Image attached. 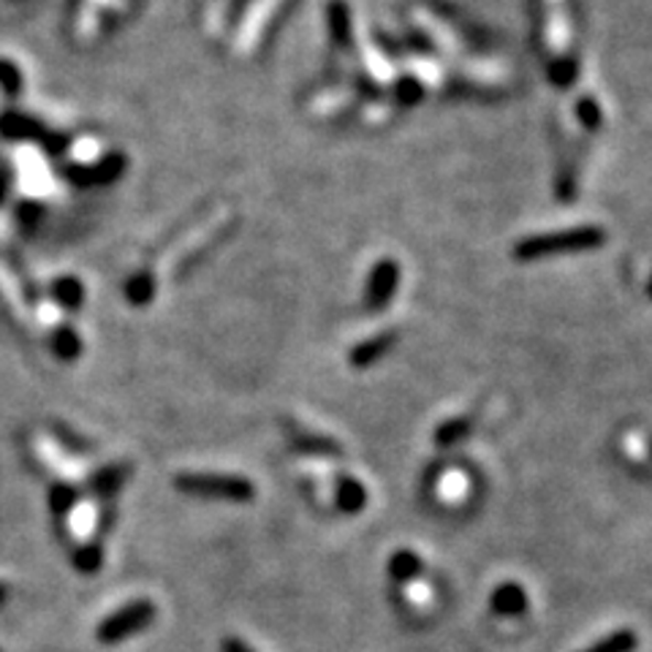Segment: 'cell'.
I'll return each instance as SVG.
<instances>
[{
  "label": "cell",
  "mask_w": 652,
  "mask_h": 652,
  "mask_svg": "<svg viewBox=\"0 0 652 652\" xmlns=\"http://www.w3.org/2000/svg\"><path fill=\"white\" fill-rule=\"evenodd\" d=\"M607 243V232L601 226H574L557 228V232L533 234L514 245L516 261H538V258L557 254H579V250H596Z\"/></svg>",
  "instance_id": "obj_1"
},
{
  "label": "cell",
  "mask_w": 652,
  "mask_h": 652,
  "mask_svg": "<svg viewBox=\"0 0 652 652\" xmlns=\"http://www.w3.org/2000/svg\"><path fill=\"white\" fill-rule=\"evenodd\" d=\"M174 487L185 495L217 498V501L232 503H248L256 495V487L245 475L234 473H180Z\"/></svg>",
  "instance_id": "obj_2"
},
{
  "label": "cell",
  "mask_w": 652,
  "mask_h": 652,
  "mask_svg": "<svg viewBox=\"0 0 652 652\" xmlns=\"http://www.w3.org/2000/svg\"><path fill=\"white\" fill-rule=\"evenodd\" d=\"M156 614H158L156 603L147 601V598H137V601L122 603L117 612L107 614L101 622H98L96 639L101 644H107V648L109 644L126 642V639L142 633L147 626H152Z\"/></svg>",
  "instance_id": "obj_3"
},
{
  "label": "cell",
  "mask_w": 652,
  "mask_h": 652,
  "mask_svg": "<svg viewBox=\"0 0 652 652\" xmlns=\"http://www.w3.org/2000/svg\"><path fill=\"white\" fill-rule=\"evenodd\" d=\"M399 286V267L395 258H381L367 275V286H364V308L378 313L386 304L395 299Z\"/></svg>",
  "instance_id": "obj_4"
},
{
  "label": "cell",
  "mask_w": 652,
  "mask_h": 652,
  "mask_svg": "<svg viewBox=\"0 0 652 652\" xmlns=\"http://www.w3.org/2000/svg\"><path fill=\"white\" fill-rule=\"evenodd\" d=\"M395 343H397V334L395 332L375 334V338L362 340V343L356 345L354 351H351L349 362L354 364V367H370V364H375L378 360H384V356L389 354L392 345H395Z\"/></svg>",
  "instance_id": "obj_5"
},
{
  "label": "cell",
  "mask_w": 652,
  "mask_h": 652,
  "mask_svg": "<svg viewBox=\"0 0 652 652\" xmlns=\"http://www.w3.org/2000/svg\"><path fill=\"white\" fill-rule=\"evenodd\" d=\"M329 20V36H332V44L345 50L351 46V9L343 3V0H332L327 9Z\"/></svg>",
  "instance_id": "obj_6"
},
{
  "label": "cell",
  "mask_w": 652,
  "mask_h": 652,
  "mask_svg": "<svg viewBox=\"0 0 652 652\" xmlns=\"http://www.w3.org/2000/svg\"><path fill=\"white\" fill-rule=\"evenodd\" d=\"M334 503L345 514H360L367 506V490L354 479V475H343L338 481V492H334Z\"/></svg>",
  "instance_id": "obj_7"
},
{
  "label": "cell",
  "mask_w": 652,
  "mask_h": 652,
  "mask_svg": "<svg viewBox=\"0 0 652 652\" xmlns=\"http://www.w3.org/2000/svg\"><path fill=\"white\" fill-rule=\"evenodd\" d=\"M492 609L498 614H522L527 609V596L520 585L506 581V585H498L492 592Z\"/></svg>",
  "instance_id": "obj_8"
},
{
  "label": "cell",
  "mask_w": 652,
  "mask_h": 652,
  "mask_svg": "<svg viewBox=\"0 0 652 652\" xmlns=\"http://www.w3.org/2000/svg\"><path fill=\"white\" fill-rule=\"evenodd\" d=\"M286 427H289L293 443H297L302 451H316V455H338L340 451V446L334 443L332 438H327V435L302 430V427L291 425V421Z\"/></svg>",
  "instance_id": "obj_9"
},
{
  "label": "cell",
  "mask_w": 652,
  "mask_h": 652,
  "mask_svg": "<svg viewBox=\"0 0 652 652\" xmlns=\"http://www.w3.org/2000/svg\"><path fill=\"white\" fill-rule=\"evenodd\" d=\"M419 571H421V560H419V555H414V552L399 549L389 557V574L397 581H405V585H408V581H414L416 577H419Z\"/></svg>",
  "instance_id": "obj_10"
},
{
  "label": "cell",
  "mask_w": 652,
  "mask_h": 652,
  "mask_svg": "<svg viewBox=\"0 0 652 652\" xmlns=\"http://www.w3.org/2000/svg\"><path fill=\"white\" fill-rule=\"evenodd\" d=\"M639 644V637L631 631V628H620V631H614L612 637L601 639V642H596L592 648L581 650V652H633Z\"/></svg>",
  "instance_id": "obj_11"
},
{
  "label": "cell",
  "mask_w": 652,
  "mask_h": 652,
  "mask_svg": "<svg viewBox=\"0 0 652 652\" xmlns=\"http://www.w3.org/2000/svg\"><path fill=\"white\" fill-rule=\"evenodd\" d=\"M577 120L581 122V128H585V131H590V133H596L598 128L603 126V111H601V107H598L596 98H592V96L579 98Z\"/></svg>",
  "instance_id": "obj_12"
},
{
  "label": "cell",
  "mask_w": 652,
  "mask_h": 652,
  "mask_svg": "<svg viewBox=\"0 0 652 652\" xmlns=\"http://www.w3.org/2000/svg\"><path fill=\"white\" fill-rule=\"evenodd\" d=\"M104 563V549L98 544H85L74 552V566L79 574H96Z\"/></svg>",
  "instance_id": "obj_13"
},
{
  "label": "cell",
  "mask_w": 652,
  "mask_h": 652,
  "mask_svg": "<svg viewBox=\"0 0 652 652\" xmlns=\"http://www.w3.org/2000/svg\"><path fill=\"white\" fill-rule=\"evenodd\" d=\"M468 432H471V419H449L435 430V443L451 446L466 438Z\"/></svg>",
  "instance_id": "obj_14"
},
{
  "label": "cell",
  "mask_w": 652,
  "mask_h": 652,
  "mask_svg": "<svg viewBox=\"0 0 652 652\" xmlns=\"http://www.w3.org/2000/svg\"><path fill=\"white\" fill-rule=\"evenodd\" d=\"M421 96H425V87L414 76H405V79H399L395 85V98L403 107H414V104L421 101Z\"/></svg>",
  "instance_id": "obj_15"
},
{
  "label": "cell",
  "mask_w": 652,
  "mask_h": 652,
  "mask_svg": "<svg viewBox=\"0 0 652 652\" xmlns=\"http://www.w3.org/2000/svg\"><path fill=\"white\" fill-rule=\"evenodd\" d=\"M74 506V490L72 487H57L55 492H52V511H55L57 516L68 514Z\"/></svg>",
  "instance_id": "obj_16"
},
{
  "label": "cell",
  "mask_w": 652,
  "mask_h": 652,
  "mask_svg": "<svg viewBox=\"0 0 652 652\" xmlns=\"http://www.w3.org/2000/svg\"><path fill=\"white\" fill-rule=\"evenodd\" d=\"M122 479H126V471H122V468H111V471H104L101 475H98V479H96V490L115 492L117 487L122 484Z\"/></svg>",
  "instance_id": "obj_17"
},
{
  "label": "cell",
  "mask_w": 652,
  "mask_h": 652,
  "mask_svg": "<svg viewBox=\"0 0 652 652\" xmlns=\"http://www.w3.org/2000/svg\"><path fill=\"white\" fill-rule=\"evenodd\" d=\"M460 490H462V475L460 473H449L443 481H440V495L449 498V501H455V492L457 498H460Z\"/></svg>",
  "instance_id": "obj_18"
},
{
  "label": "cell",
  "mask_w": 652,
  "mask_h": 652,
  "mask_svg": "<svg viewBox=\"0 0 652 652\" xmlns=\"http://www.w3.org/2000/svg\"><path fill=\"white\" fill-rule=\"evenodd\" d=\"M223 652H254L243 639H223Z\"/></svg>",
  "instance_id": "obj_19"
},
{
  "label": "cell",
  "mask_w": 652,
  "mask_h": 652,
  "mask_svg": "<svg viewBox=\"0 0 652 652\" xmlns=\"http://www.w3.org/2000/svg\"><path fill=\"white\" fill-rule=\"evenodd\" d=\"M9 596H11L9 585H6V581H0V607H3V603L9 601Z\"/></svg>",
  "instance_id": "obj_20"
},
{
  "label": "cell",
  "mask_w": 652,
  "mask_h": 652,
  "mask_svg": "<svg viewBox=\"0 0 652 652\" xmlns=\"http://www.w3.org/2000/svg\"><path fill=\"white\" fill-rule=\"evenodd\" d=\"M648 293H650V299H652V275H650V284H648Z\"/></svg>",
  "instance_id": "obj_21"
},
{
  "label": "cell",
  "mask_w": 652,
  "mask_h": 652,
  "mask_svg": "<svg viewBox=\"0 0 652 652\" xmlns=\"http://www.w3.org/2000/svg\"><path fill=\"white\" fill-rule=\"evenodd\" d=\"M650 455H652V438H650Z\"/></svg>",
  "instance_id": "obj_22"
}]
</instances>
